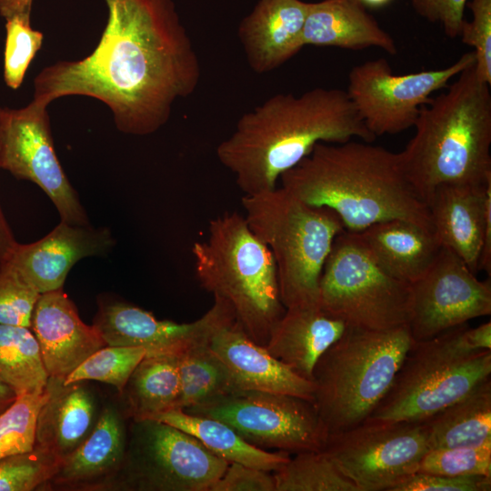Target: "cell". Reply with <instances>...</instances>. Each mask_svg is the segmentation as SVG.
<instances>
[{
  "instance_id": "obj_7",
  "label": "cell",
  "mask_w": 491,
  "mask_h": 491,
  "mask_svg": "<svg viewBox=\"0 0 491 491\" xmlns=\"http://www.w3.org/2000/svg\"><path fill=\"white\" fill-rule=\"evenodd\" d=\"M241 203L249 227L273 256L284 306H319L323 266L335 238L345 230L340 218L283 187L244 195Z\"/></svg>"
},
{
  "instance_id": "obj_34",
  "label": "cell",
  "mask_w": 491,
  "mask_h": 491,
  "mask_svg": "<svg viewBox=\"0 0 491 491\" xmlns=\"http://www.w3.org/2000/svg\"><path fill=\"white\" fill-rule=\"evenodd\" d=\"M47 397L46 386L42 393L19 395L0 414V458L35 447L38 414Z\"/></svg>"
},
{
  "instance_id": "obj_24",
  "label": "cell",
  "mask_w": 491,
  "mask_h": 491,
  "mask_svg": "<svg viewBox=\"0 0 491 491\" xmlns=\"http://www.w3.org/2000/svg\"><path fill=\"white\" fill-rule=\"evenodd\" d=\"M358 235L388 275L410 285L428 270L442 246L434 231L400 219L375 224Z\"/></svg>"
},
{
  "instance_id": "obj_20",
  "label": "cell",
  "mask_w": 491,
  "mask_h": 491,
  "mask_svg": "<svg viewBox=\"0 0 491 491\" xmlns=\"http://www.w3.org/2000/svg\"><path fill=\"white\" fill-rule=\"evenodd\" d=\"M427 206L441 246L476 274L486 222L491 216V180L484 185H441Z\"/></svg>"
},
{
  "instance_id": "obj_11",
  "label": "cell",
  "mask_w": 491,
  "mask_h": 491,
  "mask_svg": "<svg viewBox=\"0 0 491 491\" xmlns=\"http://www.w3.org/2000/svg\"><path fill=\"white\" fill-rule=\"evenodd\" d=\"M428 450L424 421L366 418L351 428L328 434L321 451L358 491H390L417 472Z\"/></svg>"
},
{
  "instance_id": "obj_18",
  "label": "cell",
  "mask_w": 491,
  "mask_h": 491,
  "mask_svg": "<svg viewBox=\"0 0 491 491\" xmlns=\"http://www.w3.org/2000/svg\"><path fill=\"white\" fill-rule=\"evenodd\" d=\"M30 329L48 377L65 379L91 354L106 346L95 326L81 320L63 288L40 294Z\"/></svg>"
},
{
  "instance_id": "obj_47",
  "label": "cell",
  "mask_w": 491,
  "mask_h": 491,
  "mask_svg": "<svg viewBox=\"0 0 491 491\" xmlns=\"http://www.w3.org/2000/svg\"><path fill=\"white\" fill-rule=\"evenodd\" d=\"M8 120V109L0 105V169H2V160L4 153V145Z\"/></svg>"
},
{
  "instance_id": "obj_27",
  "label": "cell",
  "mask_w": 491,
  "mask_h": 491,
  "mask_svg": "<svg viewBox=\"0 0 491 491\" xmlns=\"http://www.w3.org/2000/svg\"><path fill=\"white\" fill-rule=\"evenodd\" d=\"M430 449L491 447V379L424 420Z\"/></svg>"
},
{
  "instance_id": "obj_36",
  "label": "cell",
  "mask_w": 491,
  "mask_h": 491,
  "mask_svg": "<svg viewBox=\"0 0 491 491\" xmlns=\"http://www.w3.org/2000/svg\"><path fill=\"white\" fill-rule=\"evenodd\" d=\"M4 55V79L7 86L17 89L27 68L41 48L43 34L30 25V15H16L6 19Z\"/></svg>"
},
{
  "instance_id": "obj_12",
  "label": "cell",
  "mask_w": 491,
  "mask_h": 491,
  "mask_svg": "<svg viewBox=\"0 0 491 491\" xmlns=\"http://www.w3.org/2000/svg\"><path fill=\"white\" fill-rule=\"evenodd\" d=\"M475 63L471 51L446 67L396 75L386 59H372L352 67L346 91L376 137L396 135L414 127L431 95Z\"/></svg>"
},
{
  "instance_id": "obj_4",
  "label": "cell",
  "mask_w": 491,
  "mask_h": 491,
  "mask_svg": "<svg viewBox=\"0 0 491 491\" xmlns=\"http://www.w3.org/2000/svg\"><path fill=\"white\" fill-rule=\"evenodd\" d=\"M475 64L421 107L416 133L399 152L409 181L426 205L441 185L491 180V85L478 76Z\"/></svg>"
},
{
  "instance_id": "obj_19",
  "label": "cell",
  "mask_w": 491,
  "mask_h": 491,
  "mask_svg": "<svg viewBox=\"0 0 491 491\" xmlns=\"http://www.w3.org/2000/svg\"><path fill=\"white\" fill-rule=\"evenodd\" d=\"M207 345L225 366L236 390L283 394L314 401V382L271 356L235 320L215 330Z\"/></svg>"
},
{
  "instance_id": "obj_40",
  "label": "cell",
  "mask_w": 491,
  "mask_h": 491,
  "mask_svg": "<svg viewBox=\"0 0 491 491\" xmlns=\"http://www.w3.org/2000/svg\"><path fill=\"white\" fill-rule=\"evenodd\" d=\"M491 476L481 475L440 476L416 472L390 491H489Z\"/></svg>"
},
{
  "instance_id": "obj_26",
  "label": "cell",
  "mask_w": 491,
  "mask_h": 491,
  "mask_svg": "<svg viewBox=\"0 0 491 491\" xmlns=\"http://www.w3.org/2000/svg\"><path fill=\"white\" fill-rule=\"evenodd\" d=\"M146 420H156L181 429L198 439L210 452L228 463H239L271 473L290 459L284 451L270 452L246 441L225 423L180 408H172Z\"/></svg>"
},
{
  "instance_id": "obj_28",
  "label": "cell",
  "mask_w": 491,
  "mask_h": 491,
  "mask_svg": "<svg viewBox=\"0 0 491 491\" xmlns=\"http://www.w3.org/2000/svg\"><path fill=\"white\" fill-rule=\"evenodd\" d=\"M124 446L120 417L115 409L105 408L85 439L62 459L51 481L58 485H77L105 476L120 466Z\"/></svg>"
},
{
  "instance_id": "obj_25",
  "label": "cell",
  "mask_w": 491,
  "mask_h": 491,
  "mask_svg": "<svg viewBox=\"0 0 491 491\" xmlns=\"http://www.w3.org/2000/svg\"><path fill=\"white\" fill-rule=\"evenodd\" d=\"M48 377V397L37 417L35 446L62 459L73 452L93 428L95 401L90 391L75 382Z\"/></svg>"
},
{
  "instance_id": "obj_8",
  "label": "cell",
  "mask_w": 491,
  "mask_h": 491,
  "mask_svg": "<svg viewBox=\"0 0 491 491\" xmlns=\"http://www.w3.org/2000/svg\"><path fill=\"white\" fill-rule=\"evenodd\" d=\"M467 325L412 344L370 419L419 422L469 394L491 376V349L466 342Z\"/></svg>"
},
{
  "instance_id": "obj_32",
  "label": "cell",
  "mask_w": 491,
  "mask_h": 491,
  "mask_svg": "<svg viewBox=\"0 0 491 491\" xmlns=\"http://www.w3.org/2000/svg\"><path fill=\"white\" fill-rule=\"evenodd\" d=\"M273 475L276 491H358L323 451L296 454Z\"/></svg>"
},
{
  "instance_id": "obj_17",
  "label": "cell",
  "mask_w": 491,
  "mask_h": 491,
  "mask_svg": "<svg viewBox=\"0 0 491 491\" xmlns=\"http://www.w3.org/2000/svg\"><path fill=\"white\" fill-rule=\"evenodd\" d=\"M114 246L115 238L105 227L94 228L90 225L61 221L49 234L34 243H16L4 261L43 294L63 288L69 271L79 260L104 255Z\"/></svg>"
},
{
  "instance_id": "obj_46",
  "label": "cell",
  "mask_w": 491,
  "mask_h": 491,
  "mask_svg": "<svg viewBox=\"0 0 491 491\" xmlns=\"http://www.w3.org/2000/svg\"><path fill=\"white\" fill-rule=\"evenodd\" d=\"M15 392L0 381V414H2L16 398Z\"/></svg>"
},
{
  "instance_id": "obj_48",
  "label": "cell",
  "mask_w": 491,
  "mask_h": 491,
  "mask_svg": "<svg viewBox=\"0 0 491 491\" xmlns=\"http://www.w3.org/2000/svg\"><path fill=\"white\" fill-rule=\"evenodd\" d=\"M366 8L377 9L383 8L392 3L394 0H359Z\"/></svg>"
},
{
  "instance_id": "obj_6",
  "label": "cell",
  "mask_w": 491,
  "mask_h": 491,
  "mask_svg": "<svg viewBox=\"0 0 491 491\" xmlns=\"http://www.w3.org/2000/svg\"><path fill=\"white\" fill-rule=\"evenodd\" d=\"M409 326L367 330L347 326L320 356L314 405L328 434L366 420L390 389L412 344Z\"/></svg>"
},
{
  "instance_id": "obj_2",
  "label": "cell",
  "mask_w": 491,
  "mask_h": 491,
  "mask_svg": "<svg viewBox=\"0 0 491 491\" xmlns=\"http://www.w3.org/2000/svg\"><path fill=\"white\" fill-rule=\"evenodd\" d=\"M376 138L339 88L316 87L300 95L277 94L245 113L216 147L219 162L244 195L276 188L286 171L318 143L343 144Z\"/></svg>"
},
{
  "instance_id": "obj_10",
  "label": "cell",
  "mask_w": 491,
  "mask_h": 491,
  "mask_svg": "<svg viewBox=\"0 0 491 491\" xmlns=\"http://www.w3.org/2000/svg\"><path fill=\"white\" fill-rule=\"evenodd\" d=\"M185 411L220 420L263 449L321 451L328 436L314 403L289 395L235 390Z\"/></svg>"
},
{
  "instance_id": "obj_44",
  "label": "cell",
  "mask_w": 491,
  "mask_h": 491,
  "mask_svg": "<svg viewBox=\"0 0 491 491\" xmlns=\"http://www.w3.org/2000/svg\"><path fill=\"white\" fill-rule=\"evenodd\" d=\"M16 243L0 204V264L9 256Z\"/></svg>"
},
{
  "instance_id": "obj_1",
  "label": "cell",
  "mask_w": 491,
  "mask_h": 491,
  "mask_svg": "<svg viewBox=\"0 0 491 491\" xmlns=\"http://www.w3.org/2000/svg\"><path fill=\"white\" fill-rule=\"evenodd\" d=\"M108 18L87 56L60 61L35 78L33 100L96 98L123 133L146 135L164 125L178 98L195 92L200 65L172 0H105Z\"/></svg>"
},
{
  "instance_id": "obj_30",
  "label": "cell",
  "mask_w": 491,
  "mask_h": 491,
  "mask_svg": "<svg viewBox=\"0 0 491 491\" xmlns=\"http://www.w3.org/2000/svg\"><path fill=\"white\" fill-rule=\"evenodd\" d=\"M207 342L193 345L178 355L180 391L175 408L185 410L236 390Z\"/></svg>"
},
{
  "instance_id": "obj_37",
  "label": "cell",
  "mask_w": 491,
  "mask_h": 491,
  "mask_svg": "<svg viewBox=\"0 0 491 491\" xmlns=\"http://www.w3.org/2000/svg\"><path fill=\"white\" fill-rule=\"evenodd\" d=\"M417 472L440 476H491L490 446L430 449L421 458Z\"/></svg>"
},
{
  "instance_id": "obj_45",
  "label": "cell",
  "mask_w": 491,
  "mask_h": 491,
  "mask_svg": "<svg viewBox=\"0 0 491 491\" xmlns=\"http://www.w3.org/2000/svg\"><path fill=\"white\" fill-rule=\"evenodd\" d=\"M33 0H0V15L6 19L16 15H30Z\"/></svg>"
},
{
  "instance_id": "obj_15",
  "label": "cell",
  "mask_w": 491,
  "mask_h": 491,
  "mask_svg": "<svg viewBox=\"0 0 491 491\" xmlns=\"http://www.w3.org/2000/svg\"><path fill=\"white\" fill-rule=\"evenodd\" d=\"M234 320L228 303L214 296L212 306L191 323L160 320L135 306L111 302L100 304L93 325L108 346L142 347L146 355H161L180 354L207 342L215 330Z\"/></svg>"
},
{
  "instance_id": "obj_41",
  "label": "cell",
  "mask_w": 491,
  "mask_h": 491,
  "mask_svg": "<svg viewBox=\"0 0 491 491\" xmlns=\"http://www.w3.org/2000/svg\"><path fill=\"white\" fill-rule=\"evenodd\" d=\"M467 0H411L414 11L430 23L441 25L449 38L460 36Z\"/></svg>"
},
{
  "instance_id": "obj_23",
  "label": "cell",
  "mask_w": 491,
  "mask_h": 491,
  "mask_svg": "<svg viewBox=\"0 0 491 491\" xmlns=\"http://www.w3.org/2000/svg\"><path fill=\"white\" fill-rule=\"evenodd\" d=\"M346 328L343 321L319 306L289 307L274 326L265 347L294 372L313 381L316 362Z\"/></svg>"
},
{
  "instance_id": "obj_33",
  "label": "cell",
  "mask_w": 491,
  "mask_h": 491,
  "mask_svg": "<svg viewBox=\"0 0 491 491\" xmlns=\"http://www.w3.org/2000/svg\"><path fill=\"white\" fill-rule=\"evenodd\" d=\"M146 355L142 347L105 346L91 354L64 380V384L95 380L114 386L120 393Z\"/></svg>"
},
{
  "instance_id": "obj_3",
  "label": "cell",
  "mask_w": 491,
  "mask_h": 491,
  "mask_svg": "<svg viewBox=\"0 0 491 491\" xmlns=\"http://www.w3.org/2000/svg\"><path fill=\"white\" fill-rule=\"evenodd\" d=\"M279 180L301 201L334 211L348 232L395 219L434 231L429 208L409 181L400 154L372 143H318Z\"/></svg>"
},
{
  "instance_id": "obj_42",
  "label": "cell",
  "mask_w": 491,
  "mask_h": 491,
  "mask_svg": "<svg viewBox=\"0 0 491 491\" xmlns=\"http://www.w3.org/2000/svg\"><path fill=\"white\" fill-rule=\"evenodd\" d=\"M210 491H276V483L271 472L239 463H229Z\"/></svg>"
},
{
  "instance_id": "obj_13",
  "label": "cell",
  "mask_w": 491,
  "mask_h": 491,
  "mask_svg": "<svg viewBox=\"0 0 491 491\" xmlns=\"http://www.w3.org/2000/svg\"><path fill=\"white\" fill-rule=\"evenodd\" d=\"M490 314V279L479 280L456 254L443 246L428 270L411 284L408 326L415 341Z\"/></svg>"
},
{
  "instance_id": "obj_14",
  "label": "cell",
  "mask_w": 491,
  "mask_h": 491,
  "mask_svg": "<svg viewBox=\"0 0 491 491\" xmlns=\"http://www.w3.org/2000/svg\"><path fill=\"white\" fill-rule=\"evenodd\" d=\"M47 106L32 100L25 107L8 109L2 169L37 185L55 205L61 221L90 225L56 156Z\"/></svg>"
},
{
  "instance_id": "obj_21",
  "label": "cell",
  "mask_w": 491,
  "mask_h": 491,
  "mask_svg": "<svg viewBox=\"0 0 491 491\" xmlns=\"http://www.w3.org/2000/svg\"><path fill=\"white\" fill-rule=\"evenodd\" d=\"M307 9L301 0H259L242 20L237 34L254 72L276 69L305 46Z\"/></svg>"
},
{
  "instance_id": "obj_5",
  "label": "cell",
  "mask_w": 491,
  "mask_h": 491,
  "mask_svg": "<svg viewBox=\"0 0 491 491\" xmlns=\"http://www.w3.org/2000/svg\"><path fill=\"white\" fill-rule=\"evenodd\" d=\"M192 254L201 286L227 302L245 333L265 346L286 307L273 256L245 216L226 212L213 218Z\"/></svg>"
},
{
  "instance_id": "obj_39",
  "label": "cell",
  "mask_w": 491,
  "mask_h": 491,
  "mask_svg": "<svg viewBox=\"0 0 491 491\" xmlns=\"http://www.w3.org/2000/svg\"><path fill=\"white\" fill-rule=\"evenodd\" d=\"M466 5L472 20L464 21L461 41L474 48L476 71L482 80L491 85V0H471Z\"/></svg>"
},
{
  "instance_id": "obj_35",
  "label": "cell",
  "mask_w": 491,
  "mask_h": 491,
  "mask_svg": "<svg viewBox=\"0 0 491 491\" xmlns=\"http://www.w3.org/2000/svg\"><path fill=\"white\" fill-rule=\"evenodd\" d=\"M61 463V457L38 446L0 458V491L35 490L52 480Z\"/></svg>"
},
{
  "instance_id": "obj_43",
  "label": "cell",
  "mask_w": 491,
  "mask_h": 491,
  "mask_svg": "<svg viewBox=\"0 0 491 491\" xmlns=\"http://www.w3.org/2000/svg\"><path fill=\"white\" fill-rule=\"evenodd\" d=\"M464 336L473 349H491V322L483 323L475 328L467 326Z\"/></svg>"
},
{
  "instance_id": "obj_29",
  "label": "cell",
  "mask_w": 491,
  "mask_h": 491,
  "mask_svg": "<svg viewBox=\"0 0 491 491\" xmlns=\"http://www.w3.org/2000/svg\"><path fill=\"white\" fill-rule=\"evenodd\" d=\"M178 355H145L134 370L125 388L135 422L175 407L180 391Z\"/></svg>"
},
{
  "instance_id": "obj_38",
  "label": "cell",
  "mask_w": 491,
  "mask_h": 491,
  "mask_svg": "<svg viewBox=\"0 0 491 491\" xmlns=\"http://www.w3.org/2000/svg\"><path fill=\"white\" fill-rule=\"evenodd\" d=\"M39 296L11 265L0 264V324L30 328Z\"/></svg>"
},
{
  "instance_id": "obj_22",
  "label": "cell",
  "mask_w": 491,
  "mask_h": 491,
  "mask_svg": "<svg viewBox=\"0 0 491 491\" xmlns=\"http://www.w3.org/2000/svg\"><path fill=\"white\" fill-rule=\"evenodd\" d=\"M304 45L348 50L379 48L397 54L395 39L384 30L359 0H322L308 3L303 28Z\"/></svg>"
},
{
  "instance_id": "obj_16",
  "label": "cell",
  "mask_w": 491,
  "mask_h": 491,
  "mask_svg": "<svg viewBox=\"0 0 491 491\" xmlns=\"http://www.w3.org/2000/svg\"><path fill=\"white\" fill-rule=\"evenodd\" d=\"M143 425L145 480L149 487L175 491H210L228 462L198 439L156 420Z\"/></svg>"
},
{
  "instance_id": "obj_9",
  "label": "cell",
  "mask_w": 491,
  "mask_h": 491,
  "mask_svg": "<svg viewBox=\"0 0 491 491\" xmlns=\"http://www.w3.org/2000/svg\"><path fill=\"white\" fill-rule=\"evenodd\" d=\"M319 307L347 326L379 331L408 326L411 285L388 275L358 233L344 230L323 266Z\"/></svg>"
},
{
  "instance_id": "obj_31",
  "label": "cell",
  "mask_w": 491,
  "mask_h": 491,
  "mask_svg": "<svg viewBox=\"0 0 491 491\" xmlns=\"http://www.w3.org/2000/svg\"><path fill=\"white\" fill-rule=\"evenodd\" d=\"M47 380L39 346L32 330L0 324V381L19 396L42 393Z\"/></svg>"
}]
</instances>
